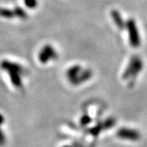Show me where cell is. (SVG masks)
<instances>
[{"label":"cell","mask_w":147,"mask_h":147,"mask_svg":"<svg viewBox=\"0 0 147 147\" xmlns=\"http://www.w3.org/2000/svg\"><path fill=\"white\" fill-rule=\"evenodd\" d=\"M113 16H114V19L115 20L116 24L119 26L121 27V25H122V21H121V18L120 16H119V13H117L115 11H114L113 12Z\"/></svg>","instance_id":"obj_12"},{"label":"cell","mask_w":147,"mask_h":147,"mask_svg":"<svg viewBox=\"0 0 147 147\" xmlns=\"http://www.w3.org/2000/svg\"><path fill=\"white\" fill-rule=\"evenodd\" d=\"M0 16L4 17V18L10 19V18H12V17L15 16V13H14L13 11L0 7Z\"/></svg>","instance_id":"obj_7"},{"label":"cell","mask_w":147,"mask_h":147,"mask_svg":"<svg viewBox=\"0 0 147 147\" xmlns=\"http://www.w3.org/2000/svg\"><path fill=\"white\" fill-rule=\"evenodd\" d=\"M91 122V119L89 118V116L88 115H84L82 118H81V120H80V123L83 126H86L88 125Z\"/></svg>","instance_id":"obj_11"},{"label":"cell","mask_w":147,"mask_h":147,"mask_svg":"<svg viewBox=\"0 0 147 147\" xmlns=\"http://www.w3.org/2000/svg\"><path fill=\"white\" fill-rule=\"evenodd\" d=\"M24 3L26 7L29 8H34L38 5V1L37 0H24Z\"/></svg>","instance_id":"obj_10"},{"label":"cell","mask_w":147,"mask_h":147,"mask_svg":"<svg viewBox=\"0 0 147 147\" xmlns=\"http://www.w3.org/2000/svg\"><path fill=\"white\" fill-rule=\"evenodd\" d=\"M80 66H78V65H76V66H74L72 68H70L68 70V72H67V76H68L69 79V81L72 83L74 79H76L78 76L79 75V73H80Z\"/></svg>","instance_id":"obj_6"},{"label":"cell","mask_w":147,"mask_h":147,"mask_svg":"<svg viewBox=\"0 0 147 147\" xmlns=\"http://www.w3.org/2000/svg\"><path fill=\"white\" fill-rule=\"evenodd\" d=\"M118 137H120L121 139L137 141L141 137V135L136 130L129 129V128H122L118 131Z\"/></svg>","instance_id":"obj_2"},{"label":"cell","mask_w":147,"mask_h":147,"mask_svg":"<svg viewBox=\"0 0 147 147\" xmlns=\"http://www.w3.org/2000/svg\"><path fill=\"white\" fill-rule=\"evenodd\" d=\"M128 29H129V33H130V41H131V45L133 47H137L140 44V39H139V35H138V31H137L135 23L133 21H130L128 22Z\"/></svg>","instance_id":"obj_3"},{"label":"cell","mask_w":147,"mask_h":147,"mask_svg":"<svg viewBox=\"0 0 147 147\" xmlns=\"http://www.w3.org/2000/svg\"><path fill=\"white\" fill-rule=\"evenodd\" d=\"M3 122H4V117H3V115L2 114H0V146L4 145V143L6 142L4 133H3V131H2V129H1V126L3 123Z\"/></svg>","instance_id":"obj_9"},{"label":"cell","mask_w":147,"mask_h":147,"mask_svg":"<svg viewBox=\"0 0 147 147\" xmlns=\"http://www.w3.org/2000/svg\"><path fill=\"white\" fill-rule=\"evenodd\" d=\"M57 57V53L50 45L43 47L41 53H39V60L42 63H47L50 59H56Z\"/></svg>","instance_id":"obj_1"},{"label":"cell","mask_w":147,"mask_h":147,"mask_svg":"<svg viewBox=\"0 0 147 147\" xmlns=\"http://www.w3.org/2000/svg\"><path fill=\"white\" fill-rule=\"evenodd\" d=\"M13 11L15 13V16H18L21 19H26L27 18V13L24 11L23 8H21L20 7H16Z\"/></svg>","instance_id":"obj_8"},{"label":"cell","mask_w":147,"mask_h":147,"mask_svg":"<svg viewBox=\"0 0 147 147\" xmlns=\"http://www.w3.org/2000/svg\"><path fill=\"white\" fill-rule=\"evenodd\" d=\"M0 67L4 69L7 72H11V71H16V72H19V73H22L23 71V68L21 65H19L18 64L12 63L8 61H3L0 63Z\"/></svg>","instance_id":"obj_4"},{"label":"cell","mask_w":147,"mask_h":147,"mask_svg":"<svg viewBox=\"0 0 147 147\" xmlns=\"http://www.w3.org/2000/svg\"><path fill=\"white\" fill-rule=\"evenodd\" d=\"M64 147H71V146H64Z\"/></svg>","instance_id":"obj_13"},{"label":"cell","mask_w":147,"mask_h":147,"mask_svg":"<svg viewBox=\"0 0 147 147\" xmlns=\"http://www.w3.org/2000/svg\"><path fill=\"white\" fill-rule=\"evenodd\" d=\"M8 74H9L11 81L12 84L16 88H21L22 86L21 73L16 72V71H11V72H8Z\"/></svg>","instance_id":"obj_5"}]
</instances>
